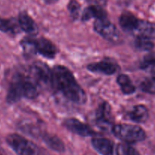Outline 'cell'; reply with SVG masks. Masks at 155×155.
I'll use <instances>...</instances> for the list:
<instances>
[{
  "mask_svg": "<svg viewBox=\"0 0 155 155\" xmlns=\"http://www.w3.org/2000/svg\"><path fill=\"white\" fill-rule=\"evenodd\" d=\"M68 10L73 19H78L81 10V5L78 2H77L76 0H70L68 5Z\"/></svg>",
  "mask_w": 155,
  "mask_h": 155,
  "instance_id": "23",
  "label": "cell"
},
{
  "mask_svg": "<svg viewBox=\"0 0 155 155\" xmlns=\"http://www.w3.org/2000/svg\"><path fill=\"white\" fill-rule=\"evenodd\" d=\"M93 148L101 155H112L113 154V142L106 138H93L91 139Z\"/></svg>",
  "mask_w": 155,
  "mask_h": 155,
  "instance_id": "11",
  "label": "cell"
},
{
  "mask_svg": "<svg viewBox=\"0 0 155 155\" xmlns=\"http://www.w3.org/2000/svg\"><path fill=\"white\" fill-rule=\"evenodd\" d=\"M128 116L131 120L138 123V124H142V123L146 122L148 119V110L144 105L138 104V105L133 107Z\"/></svg>",
  "mask_w": 155,
  "mask_h": 155,
  "instance_id": "15",
  "label": "cell"
},
{
  "mask_svg": "<svg viewBox=\"0 0 155 155\" xmlns=\"http://www.w3.org/2000/svg\"><path fill=\"white\" fill-rule=\"evenodd\" d=\"M96 120L99 127L103 129H106L111 125V109L109 104L103 102L100 105L96 111Z\"/></svg>",
  "mask_w": 155,
  "mask_h": 155,
  "instance_id": "10",
  "label": "cell"
},
{
  "mask_svg": "<svg viewBox=\"0 0 155 155\" xmlns=\"http://www.w3.org/2000/svg\"><path fill=\"white\" fill-rule=\"evenodd\" d=\"M22 97H24L22 89V75L17 74L14 77L9 86L6 100L10 104H13L19 101Z\"/></svg>",
  "mask_w": 155,
  "mask_h": 155,
  "instance_id": "7",
  "label": "cell"
},
{
  "mask_svg": "<svg viewBox=\"0 0 155 155\" xmlns=\"http://www.w3.org/2000/svg\"><path fill=\"white\" fill-rule=\"evenodd\" d=\"M94 29L97 33L107 40L115 41L119 37L117 28L107 18L96 19L94 24Z\"/></svg>",
  "mask_w": 155,
  "mask_h": 155,
  "instance_id": "5",
  "label": "cell"
},
{
  "mask_svg": "<svg viewBox=\"0 0 155 155\" xmlns=\"http://www.w3.org/2000/svg\"><path fill=\"white\" fill-rule=\"evenodd\" d=\"M135 32L138 33V36L148 39H155V23L138 20Z\"/></svg>",
  "mask_w": 155,
  "mask_h": 155,
  "instance_id": "14",
  "label": "cell"
},
{
  "mask_svg": "<svg viewBox=\"0 0 155 155\" xmlns=\"http://www.w3.org/2000/svg\"><path fill=\"white\" fill-rule=\"evenodd\" d=\"M115 154L116 155H141L140 153L137 151L135 148H134L131 144L123 142L117 145L115 148Z\"/></svg>",
  "mask_w": 155,
  "mask_h": 155,
  "instance_id": "20",
  "label": "cell"
},
{
  "mask_svg": "<svg viewBox=\"0 0 155 155\" xmlns=\"http://www.w3.org/2000/svg\"><path fill=\"white\" fill-rule=\"evenodd\" d=\"M18 24L20 28L30 35H35L38 33V27L35 21L25 12H22L18 17Z\"/></svg>",
  "mask_w": 155,
  "mask_h": 155,
  "instance_id": "12",
  "label": "cell"
},
{
  "mask_svg": "<svg viewBox=\"0 0 155 155\" xmlns=\"http://www.w3.org/2000/svg\"><path fill=\"white\" fill-rule=\"evenodd\" d=\"M135 46L141 51H150L153 48V43L150 39L138 36L135 40Z\"/></svg>",
  "mask_w": 155,
  "mask_h": 155,
  "instance_id": "21",
  "label": "cell"
},
{
  "mask_svg": "<svg viewBox=\"0 0 155 155\" xmlns=\"http://www.w3.org/2000/svg\"><path fill=\"white\" fill-rule=\"evenodd\" d=\"M141 67L142 69L152 73L155 75V58H145L141 63Z\"/></svg>",
  "mask_w": 155,
  "mask_h": 155,
  "instance_id": "25",
  "label": "cell"
},
{
  "mask_svg": "<svg viewBox=\"0 0 155 155\" xmlns=\"http://www.w3.org/2000/svg\"><path fill=\"white\" fill-rule=\"evenodd\" d=\"M138 18L130 12H124L119 18V25L126 32H135L138 21Z\"/></svg>",
  "mask_w": 155,
  "mask_h": 155,
  "instance_id": "16",
  "label": "cell"
},
{
  "mask_svg": "<svg viewBox=\"0 0 155 155\" xmlns=\"http://www.w3.org/2000/svg\"><path fill=\"white\" fill-rule=\"evenodd\" d=\"M35 48L36 52L49 59L54 58L57 53L56 45L51 41L43 37L35 39Z\"/></svg>",
  "mask_w": 155,
  "mask_h": 155,
  "instance_id": "8",
  "label": "cell"
},
{
  "mask_svg": "<svg viewBox=\"0 0 155 155\" xmlns=\"http://www.w3.org/2000/svg\"><path fill=\"white\" fill-rule=\"evenodd\" d=\"M52 86L72 102L78 104L86 102V93L76 81L72 73L65 67L56 65L52 70Z\"/></svg>",
  "mask_w": 155,
  "mask_h": 155,
  "instance_id": "1",
  "label": "cell"
},
{
  "mask_svg": "<svg viewBox=\"0 0 155 155\" xmlns=\"http://www.w3.org/2000/svg\"><path fill=\"white\" fill-rule=\"evenodd\" d=\"M153 77H155V75H153Z\"/></svg>",
  "mask_w": 155,
  "mask_h": 155,
  "instance_id": "27",
  "label": "cell"
},
{
  "mask_svg": "<svg viewBox=\"0 0 155 155\" xmlns=\"http://www.w3.org/2000/svg\"><path fill=\"white\" fill-rule=\"evenodd\" d=\"M32 80L36 84L52 86V71L45 63L36 61L30 67Z\"/></svg>",
  "mask_w": 155,
  "mask_h": 155,
  "instance_id": "4",
  "label": "cell"
},
{
  "mask_svg": "<svg viewBox=\"0 0 155 155\" xmlns=\"http://www.w3.org/2000/svg\"><path fill=\"white\" fill-rule=\"evenodd\" d=\"M87 68L91 72L100 73L106 75H112L119 70V67L116 64L108 60L89 64L87 66Z\"/></svg>",
  "mask_w": 155,
  "mask_h": 155,
  "instance_id": "9",
  "label": "cell"
},
{
  "mask_svg": "<svg viewBox=\"0 0 155 155\" xmlns=\"http://www.w3.org/2000/svg\"><path fill=\"white\" fill-rule=\"evenodd\" d=\"M140 86L144 92L149 94H155V77L143 80Z\"/></svg>",
  "mask_w": 155,
  "mask_h": 155,
  "instance_id": "22",
  "label": "cell"
},
{
  "mask_svg": "<svg viewBox=\"0 0 155 155\" xmlns=\"http://www.w3.org/2000/svg\"><path fill=\"white\" fill-rule=\"evenodd\" d=\"M41 137H42V139L44 143L50 149L60 153L65 151V145H64L63 142L58 136H55V135L45 133V134H43Z\"/></svg>",
  "mask_w": 155,
  "mask_h": 155,
  "instance_id": "17",
  "label": "cell"
},
{
  "mask_svg": "<svg viewBox=\"0 0 155 155\" xmlns=\"http://www.w3.org/2000/svg\"><path fill=\"white\" fill-rule=\"evenodd\" d=\"M106 18H107V14L100 5H91L84 10L81 20L87 21L91 18L101 19Z\"/></svg>",
  "mask_w": 155,
  "mask_h": 155,
  "instance_id": "13",
  "label": "cell"
},
{
  "mask_svg": "<svg viewBox=\"0 0 155 155\" xmlns=\"http://www.w3.org/2000/svg\"><path fill=\"white\" fill-rule=\"evenodd\" d=\"M45 2L48 5H51V4H54V3L57 2L58 0H44Z\"/></svg>",
  "mask_w": 155,
  "mask_h": 155,
  "instance_id": "26",
  "label": "cell"
},
{
  "mask_svg": "<svg viewBox=\"0 0 155 155\" xmlns=\"http://www.w3.org/2000/svg\"><path fill=\"white\" fill-rule=\"evenodd\" d=\"M117 83L121 91L126 95H131L135 92V87L129 77L126 74H120L117 77Z\"/></svg>",
  "mask_w": 155,
  "mask_h": 155,
  "instance_id": "18",
  "label": "cell"
},
{
  "mask_svg": "<svg viewBox=\"0 0 155 155\" xmlns=\"http://www.w3.org/2000/svg\"><path fill=\"white\" fill-rule=\"evenodd\" d=\"M22 48L24 53L31 54H36V48H35V39H24L21 42Z\"/></svg>",
  "mask_w": 155,
  "mask_h": 155,
  "instance_id": "24",
  "label": "cell"
},
{
  "mask_svg": "<svg viewBox=\"0 0 155 155\" xmlns=\"http://www.w3.org/2000/svg\"><path fill=\"white\" fill-rule=\"evenodd\" d=\"M19 24H17L13 19H1L0 18V30L9 34L15 35L19 32Z\"/></svg>",
  "mask_w": 155,
  "mask_h": 155,
  "instance_id": "19",
  "label": "cell"
},
{
  "mask_svg": "<svg viewBox=\"0 0 155 155\" xmlns=\"http://www.w3.org/2000/svg\"><path fill=\"white\" fill-rule=\"evenodd\" d=\"M114 136L126 143H137L144 141L147 136L141 127L129 124H117L112 126Z\"/></svg>",
  "mask_w": 155,
  "mask_h": 155,
  "instance_id": "2",
  "label": "cell"
},
{
  "mask_svg": "<svg viewBox=\"0 0 155 155\" xmlns=\"http://www.w3.org/2000/svg\"><path fill=\"white\" fill-rule=\"evenodd\" d=\"M6 142L18 155H38L39 149L33 142L21 135L12 133L6 137Z\"/></svg>",
  "mask_w": 155,
  "mask_h": 155,
  "instance_id": "3",
  "label": "cell"
},
{
  "mask_svg": "<svg viewBox=\"0 0 155 155\" xmlns=\"http://www.w3.org/2000/svg\"><path fill=\"white\" fill-rule=\"evenodd\" d=\"M63 125L70 132L83 137L93 136L97 134V133L91 127L75 118H68L65 120Z\"/></svg>",
  "mask_w": 155,
  "mask_h": 155,
  "instance_id": "6",
  "label": "cell"
}]
</instances>
